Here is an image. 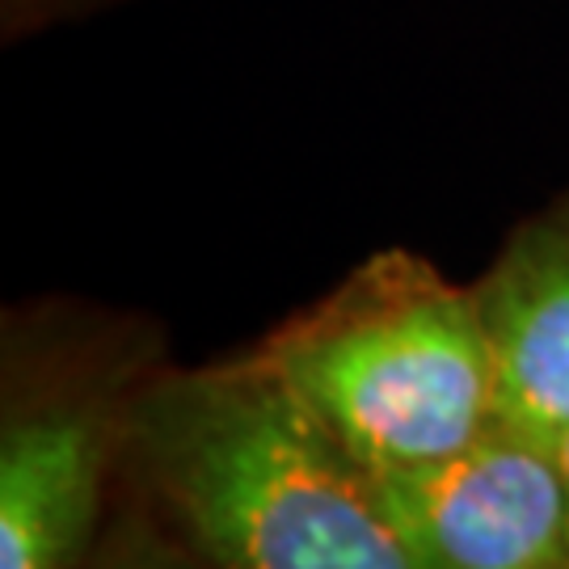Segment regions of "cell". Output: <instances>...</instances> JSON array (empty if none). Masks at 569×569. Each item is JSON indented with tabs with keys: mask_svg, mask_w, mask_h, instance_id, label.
Listing matches in <instances>:
<instances>
[{
	"mask_svg": "<svg viewBox=\"0 0 569 569\" xmlns=\"http://www.w3.org/2000/svg\"><path fill=\"white\" fill-rule=\"evenodd\" d=\"M140 385L9 380L0 418V569H81L93 557Z\"/></svg>",
	"mask_w": 569,
	"mask_h": 569,
	"instance_id": "277c9868",
	"label": "cell"
},
{
	"mask_svg": "<svg viewBox=\"0 0 569 569\" xmlns=\"http://www.w3.org/2000/svg\"><path fill=\"white\" fill-rule=\"evenodd\" d=\"M122 472L207 569H413L371 472L258 350L148 376Z\"/></svg>",
	"mask_w": 569,
	"mask_h": 569,
	"instance_id": "6da1fadb",
	"label": "cell"
},
{
	"mask_svg": "<svg viewBox=\"0 0 569 569\" xmlns=\"http://www.w3.org/2000/svg\"><path fill=\"white\" fill-rule=\"evenodd\" d=\"M557 460H561V472H566V489H569V430L557 439Z\"/></svg>",
	"mask_w": 569,
	"mask_h": 569,
	"instance_id": "52a82bcc",
	"label": "cell"
},
{
	"mask_svg": "<svg viewBox=\"0 0 569 569\" xmlns=\"http://www.w3.org/2000/svg\"><path fill=\"white\" fill-rule=\"evenodd\" d=\"M413 569H569V489L557 443L498 418L435 465L371 472Z\"/></svg>",
	"mask_w": 569,
	"mask_h": 569,
	"instance_id": "3957f363",
	"label": "cell"
},
{
	"mask_svg": "<svg viewBox=\"0 0 569 569\" xmlns=\"http://www.w3.org/2000/svg\"><path fill=\"white\" fill-rule=\"evenodd\" d=\"M472 296L498 371V418L557 443L569 430V190L510 232Z\"/></svg>",
	"mask_w": 569,
	"mask_h": 569,
	"instance_id": "5b68a950",
	"label": "cell"
},
{
	"mask_svg": "<svg viewBox=\"0 0 569 569\" xmlns=\"http://www.w3.org/2000/svg\"><path fill=\"white\" fill-rule=\"evenodd\" d=\"M9 4H34V0H9Z\"/></svg>",
	"mask_w": 569,
	"mask_h": 569,
	"instance_id": "ba28073f",
	"label": "cell"
},
{
	"mask_svg": "<svg viewBox=\"0 0 569 569\" xmlns=\"http://www.w3.org/2000/svg\"><path fill=\"white\" fill-rule=\"evenodd\" d=\"M81 569H207L194 552L178 545L161 523H127L122 531H110L93 557Z\"/></svg>",
	"mask_w": 569,
	"mask_h": 569,
	"instance_id": "8992f818",
	"label": "cell"
},
{
	"mask_svg": "<svg viewBox=\"0 0 569 569\" xmlns=\"http://www.w3.org/2000/svg\"><path fill=\"white\" fill-rule=\"evenodd\" d=\"M253 350L367 472L435 465L498 422L472 287L409 249L371 253Z\"/></svg>",
	"mask_w": 569,
	"mask_h": 569,
	"instance_id": "7a4b0ae2",
	"label": "cell"
}]
</instances>
